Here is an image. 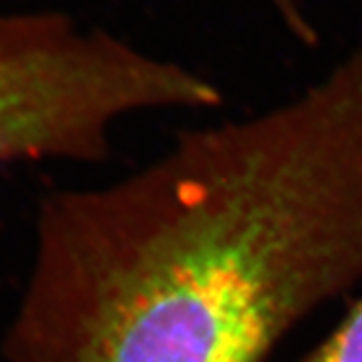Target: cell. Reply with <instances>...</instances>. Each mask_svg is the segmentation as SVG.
I'll return each mask as SVG.
<instances>
[{"mask_svg":"<svg viewBox=\"0 0 362 362\" xmlns=\"http://www.w3.org/2000/svg\"><path fill=\"white\" fill-rule=\"evenodd\" d=\"M221 103L209 81L63 14H0V165L103 161L119 119Z\"/></svg>","mask_w":362,"mask_h":362,"instance_id":"obj_2","label":"cell"},{"mask_svg":"<svg viewBox=\"0 0 362 362\" xmlns=\"http://www.w3.org/2000/svg\"><path fill=\"white\" fill-rule=\"evenodd\" d=\"M272 2L278 8V13L282 14L284 23L290 26L292 33H296L298 37H302V39H308L310 37V26L306 23L304 14L300 11V6H298V0H272Z\"/></svg>","mask_w":362,"mask_h":362,"instance_id":"obj_4","label":"cell"},{"mask_svg":"<svg viewBox=\"0 0 362 362\" xmlns=\"http://www.w3.org/2000/svg\"><path fill=\"white\" fill-rule=\"evenodd\" d=\"M362 282V47L268 113L45 195L8 362H266Z\"/></svg>","mask_w":362,"mask_h":362,"instance_id":"obj_1","label":"cell"},{"mask_svg":"<svg viewBox=\"0 0 362 362\" xmlns=\"http://www.w3.org/2000/svg\"><path fill=\"white\" fill-rule=\"evenodd\" d=\"M304 362H362V302Z\"/></svg>","mask_w":362,"mask_h":362,"instance_id":"obj_3","label":"cell"}]
</instances>
